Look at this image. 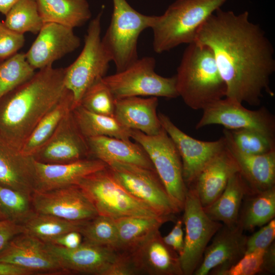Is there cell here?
I'll return each instance as SVG.
<instances>
[{
	"label": "cell",
	"mask_w": 275,
	"mask_h": 275,
	"mask_svg": "<svg viewBox=\"0 0 275 275\" xmlns=\"http://www.w3.org/2000/svg\"><path fill=\"white\" fill-rule=\"evenodd\" d=\"M195 41L209 47L226 86V98L258 106L264 92L271 96L270 77L275 71L274 49L249 13L235 14L221 8L201 25Z\"/></svg>",
	"instance_id": "cell-1"
},
{
	"label": "cell",
	"mask_w": 275,
	"mask_h": 275,
	"mask_svg": "<svg viewBox=\"0 0 275 275\" xmlns=\"http://www.w3.org/2000/svg\"><path fill=\"white\" fill-rule=\"evenodd\" d=\"M64 77L65 68L47 67L0 98V135L6 142L20 151L63 95Z\"/></svg>",
	"instance_id": "cell-2"
},
{
	"label": "cell",
	"mask_w": 275,
	"mask_h": 275,
	"mask_svg": "<svg viewBox=\"0 0 275 275\" xmlns=\"http://www.w3.org/2000/svg\"><path fill=\"white\" fill-rule=\"evenodd\" d=\"M175 76L179 97L193 109L203 110L226 97V85L205 45L196 41L188 44Z\"/></svg>",
	"instance_id": "cell-3"
},
{
	"label": "cell",
	"mask_w": 275,
	"mask_h": 275,
	"mask_svg": "<svg viewBox=\"0 0 275 275\" xmlns=\"http://www.w3.org/2000/svg\"><path fill=\"white\" fill-rule=\"evenodd\" d=\"M228 0H176L160 15H154L153 48L161 53L195 40L198 31Z\"/></svg>",
	"instance_id": "cell-4"
},
{
	"label": "cell",
	"mask_w": 275,
	"mask_h": 275,
	"mask_svg": "<svg viewBox=\"0 0 275 275\" xmlns=\"http://www.w3.org/2000/svg\"><path fill=\"white\" fill-rule=\"evenodd\" d=\"M76 185L90 200L98 215L113 219L129 216H167L159 215L129 193L107 166L82 178Z\"/></svg>",
	"instance_id": "cell-5"
},
{
	"label": "cell",
	"mask_w": 275,
	"mask_h": 275,
	"mask_svg": "<svg viewBox=\"0 0 275 275\" xmlns=\"http://www.w3.org/2000/svg\"><path fill=\"white\" fill-rule=\"evenodd\" d=\"M111 23L102 38L115 64L121 71L138 58V41L141 33L150 28L154 15H146L133 9L126 0H112Z\"/></svg>",
	"instance_id": "cell-6"
},
{
	"label": "cell",
	"mask_w": 275,
	"mask_h": 275,
	"mask_svg": "<svg viewBox=\"0 0 275 275\" xmlns=\"http://www.w3.org/2000/svg\"><path fill=\"white\" fill-rule=\"evenodd\" d=\"M101 16L102 11L91 21L81 52L65 68V86L73 95L74 107L79 104L84 94L92 85L106 76L112 61L101 38Z\"/></svg>",
	"instance_id": "cell-7"
},
{
	"label": "cell",
	"mask_w": 275,
	"mask_h": 275,
	"mask_svg": "<svg viewBox=\"0 0 275 275\" xmlns=\"http://www.w3.org/2000/svg\"><path fill=\"white\" fill-rule=\"evenodd\" d=\"M154 58H138L125 69L105 76L103 82L115 99L133 96H153L174 98L179 97L176 77H166L155 71Z\"/></svg>",
	"instance_id": "cell-8"
},
{
	"label": "cell",
	"mask_w": 275,
	"mask_h": 275,
	"mask_svg": "<svg viewBox=\"0 0 275 275\" xmlns=\"http://www.w3.org/2000/svg\"><path fill=\"white\" fill-rule=\"evenodd\" d=\"M130 138L145 150L170 198L182 210L187 187L180 155L171 138L162 127L152 135L131 130Z\"/></svg>",
	"instance_id": "cell-9"
},
{
	"label": "cell",
	"mask_w": 275,
	"mask_h": 275,
	"mask_svg": "<svg viewBox=\"0 0 275 275\" xmlns=\"http://www.w3.org/2000/svg\"><path fill=\"white\" fill-rule=\"evenodd\" d=\"M183 210L185 235L179 256L183 275H191L200 264L209 242L223 225L207 215L193 187L187 189Z\"/></svg>",
	"instance_id": "cell-10"
},
{
	"label": "cell",
	"mask_w": 275,
	"mask_h": 275,
	"mask_svg": "<svg viewBox=\"0 0 275 275\" xmlns=\"http://www.w3.org/2000/svg\"><path fill=\"white\" fill-rule=\"evenodd\" d=\"M106 164L113 176L129 193L159 215L174 216L181 211L170 198L155 170L117 161Z\"/></svg>",
	"instance_id": "cell-11"
},
{
	"label": "cell",
	"mask_w": 275,
	"mask_h": 275,
	"mask_svg": "<svg viewBox=\"0 0 275 275\" xmlns=\"http://www.w3.org/2000/svg\"><path fill=\"white\" fill-rule=\"evenodd\" d=\"M202 111L201 118L196 125L197 129L217 124L229 130L254 129L275 139V118L265 107L250 110L242 103L225 97Z\"/></svg>",
	"instance_id": "cell-12"
},
{
	"label": "cell",
	"mask_w": 275,
	"mask_h": 275,
	"mask_svg": "<svg viewBox=\"0 0 275 275\" xmlns=\"http://www.w3.org/2000/svg\"><path fill=\"white\" fill-rule=\"evenodd\" d=\"M158 116L178 151L184 181L186 186H190L207 163L225 147V138L222 136L214 141L198 140L180 130L166 115L159 113Z\"/></svg>",
	"instance_id": "cell-13"
},
{
	"label": "cell",
	"mask_w": 275,
	"mask_h": 275,
	"mask_svg": "<svg viewBox=\"0 0 275 275\" xmlns=\"http://www.w3.org/2000/svg\"><path fill=\"white\" fill-rule=\"evenodd\" d=\"M31 202L34 212L69 221H89L98 215L90 200L77 185L34 191Z\"/></svg>",
	"instance_id": "cell-14"
},
{
	"label": "cell",
	"mask_w": 275,
	"mask_h": 275,
	"mask_svg": "<svg viewBox=\"0 0 275 275\" xmlns=\"http://www.w3.org/2000/svg\"><path fill=\"white\" fill-rule=\"evenodd\" d=\"M32 157L36 161L48 164L69 163L91 157L87 139L78 129L72 111Z\"/></svg>",
	"instance_id": "cell-15"
},
{
	"label": "cell",
	"mask_w": 275,
	"mask_h": 275,
	"mask_svg": "<svg viewBox=\"0 0 275 275\" xmlns=\"http://www.w3.org/2000/svg\"><path fill=\"white\" fill-rule=\"evenodd\" d=\"M0 262L23 267L34 274L66 273L45 243L24 233L14 237L0 252Z\"/></svg>",
	"instance_id": "cell-16"
},
{
	"label": "cell",
	"mask_w": 275,
	"mask_h": 275,
	"mask_svg": "<svg viewBox=\"0 0 275 275\" xmlns=\"http://www.w3.org/2000/svg\"><path fill=\"white\" fill-rule=\"evenodd\" d=\"M45 244L66 273L106 275L120 254L113 248L95 245L83 241L79 246L72 249L51 243Z\"/></svg>",
	"instance_id": "cell-17"
},
{
	"label": "cell",
	"mask_w": 275,
	"mask_h": 275,
	"mask_svg": "<svg viewBox=\"0 0 275 275\" xmlns=\"http://www.w3.org/2000/svg\"><path fill=\"white\" fill-rule=\"evenodd\" d=\"M80 40L73 29L53 22L44 23L28 52L26 60L35 69L51 66L53 63L76 49Z\"/></svg>",
	"instance_id": "cell-18"
},
{
	"label": "cell",
	"mask_w": 275,
	"mask_h": 275,
	"mask_svg": "<svg viewBox=\"0 0 275 275\" xmlns=\"http://www.w3.org/2000/svg\"><path fill=\"white\" fill-rule=\"evenodd\" d=\"M138 273L183 275L179 256L156 230L127 252Z\"/></svg>",
	"instance_id": "cell-19"
},
{
	"label": "cell",
	"mask_w": 275,
	"mask_h": 275,
	"mask_svg": "<svg viewBox=\"0 0 275 275\" xmlns=\"http://www.w3.org/2000/svg\"><path fill=\"white\" fill-rule=\"evenodd\" d=\"M106 166L103 161L92 157L60 164L43 163L34 160V191L76 185L82 178Z\"/></svg>",
	"instance_id": "cell-20"
},
{
	"label": "cell",
	"mask_w": 275,
	"mask_h": 275,
	"mask_svg": "<svg viewBox=\"0 0 275 275\" xmlns=\"http://www.w3.org/2000/svg\"><path fill=\"white\" fill-rule=\"evenodd\" d=\"M243 231L239 223L233 227L223 225L207 246L194 274L206 275L215 268L216 271L224 269L238 260L245 251L247 237Z\"/></svg>",
	"instance_id": "cell-21"
},
{
	"label": "cell",
	"mask_w": 275,
	"mask_h": 275,
	"mask_svg": "<svg viewBox=\"0 0 275 275\" xmlns=\"http://www.w3.org/2000/svg\"><path fill=\"white\" fill-rule=\"evenodd\" d=\"M223 136L238 166L239 172L252 191L257 193L274 186L275 150L263 154H247L236 146L228 129L225 128Z\"/></svg>",
	"instance_id": "cell-22"
},
{
	"label": "cell",
	"mask_w": 275,
	"mask_h": 275,
	"mask_svg": "<svg viewBox=\"0 0 275 275\" xmlns=\"http://www.w3.org/2000/svg\"><path fill=\"white\" fill-rule=\"evenodd\" d=\"M237 172L238 166L225 144L201 171L193 183L202 206L206 207L215 201L230 177Z\"/></svg>",
	"instance_id": "cell-23"
},
{
	"label": "cell",
	"mask_w": 275,
	"mask_h": 275,
	"mask_svg": "<svg viewBox=\"0 0 275 275\" xmlns=\"http://www.w3.org/2000/svg\"><path fill=\"white\" fill-rule=\"evenodd\" d=\"M158 104V97L153 96L115 99L114 117L129 129L155 135L162 128L156 111Z\"/></svg>",
	"instance_id": "cell-24"
},
{
	"label": "cell",
	"mask_w": 275,
	"mask_h": 275,
	"mask_svg": "<svg viewBox=\"0 0 275 275\" xmlns=\"http://www.w3.org/2000/svg\"><path fill=\"white\" fill-rule=\"evenodd\" d=\"M34 182L33 157L23 154L0 135V184L31 196Z\"/></svg>",
	"instance_id": "cell-25"
},
{
	"label": "cell",
	"mask_w": 275,
	"mask_h": 275,
	"mask_svg": "<svg viewBox=\"0 0 275 275\" xmlns=\"http://www.w3.org/2000/svg\"><path fill=\"white\" fill-rule=\"evenodd\" d=\"M86 139L92 158L99 159L106 164L117 161L155 170L146 151L137 143L107 136Z\"/></svg>",
	"instance_id": "cell-26"
},
{
	"label": "cell",
	"mask_w": 275,
	"mask_h": 275,
	"mask_svg": "<svg viewBox=\"0 0 275 275\" xmlns=\"http://www.w3.org/2000/svg\"><path fill=\"white\" fill-rule=\"evenodd\" d=\"M251 191L239 172L229 179L218 198L210 205L204 208L207 215L212 220L221 222L228 227L238 223L239 213L245 195Z\"/></svg>",
	"instance_id": "cell-27"
},
{
	"label": "cell",
	"mask_w": 275,
	"mask_h": 275,
	"mask_svg": "<svg viewBox=\"0 0 275 275\" xmlns=\"http://www.w3.org/2000/svg\"><path fill=\"white\" fill-rule=\"evenodd\" d=\"M44 23L53 22L74 28L91 17L87 0H36Z\"/></svg>",
	"instance_id": "cell-28"
},
{
	"label": "cell",
	"mask_w": 275,
	"mask_h": 275,
	"mask_svg": "<svg viewBox=\"0 0 275 275\" xmlns=\"http://www.w3.org/2000/svg\"><path fill=\"white\" fill-rule=\"evenodd\" d=\"M73 107V95L66 88L59 101L34 128L20 152L25 155L33 156L51 136L62 120Z\"/></svg>",
	"instance_id": "cell-29"
},
{
	"label": "cell",
	"mask_w": 275,
	"mask_h": 275,
	"mask_svg": "<svg viewBox=\"0 0 275 275\" xmlns=\"http://www.w3.org/2000/svg\"><path fill=\"white\" fill-rule=\"evenodd\" d=\"M174 219V216H142L114 219L117 230L116 250L120 252H128L164 223Z\"/></svg>",
	"instance_id": "cell-30"
},
{
	"label": "cell",
	"mask_w": 275,
	"mask_h": 275,
	"mask_svg": "<svg viewBox=\"0 0 275 275\" xmlns=\"http://www.w3.org/2000/svg\"><path fill=\"white\" fill-rule=\"evenodd\" d=\"M76 125L86 138L107 136L130 140V130L122 125L114 116L98 114L90 112L80 105L72 111Z\"/></svg>",
	"instance_id": "cell-31"
},
{
	"label": "cell",
	"mask_w": 275,
	"mask_h": 275,
	"mask_svg": "<svg viewBox=\"0 0 275 275\" xmlns=\"http://www.w3.org/2000/svg\"><path fill=\"white\" fill-rule=\"evenodd\" d=\"M88 221H72L53 215L33 212L20 224L23 233L35 237L44 243L64 233L79 232Z\"/></svg>",
	"instance_id": "cell-32"
},
{
	"label": "cell",
	"mask_w": 275,
	"mask_h": 275,
	"mask_svg": "<svg viewBox=\"0 0 275 275\" xmlns=\"http://www.w3.org/2000/svg\"><path fill=\"white\" fill-rule=\"evenodd\" d=\"M274 245L266 250L255 251L244 254L235 263L213 272L218 275H254L261 272H274Z\"/></svg>",
	"instance_id": "cell-33"
},
{
	"label": "cell",
	"mask_w": 275,
	"mask_h": 275,
	"mask_svg": "<svg viewBox=\"0 0 275 275\" xmlns=\"http://www.w3.org/2000/svg\"><path fill=\"white\" fill-rule=\"evenodd\" d=\"M4 23L10 30L21 34H38L44 23L36 0H19L7 13Z\"/></svg>",
	"instance_id": "cell-34"
},
{
	"label": "cell",
	"mask_w": 275,
	"mask_h": 275,
	"mask_svg": "<svg viewBox=\"0 0 275 275\" xmlns=\"http://www.w3.org/2000/svg\"><path fill=\"white\" fill-rule=\"evenodd\" d=\"M255 196L248 204L238 223L244 230H252L262 226L275 215V188L255 193Z\"/></svg>",
	"instance_id": "cell-35"
},
{
	"label": "cell",
	"mask_w": 275,
	"mask_h": 275,
	"mask_svg": "<svg viewBox=\"0 0 275 275\" xmlns=\"http://www.w3.org/2000/svg\"><path fill=\"white\" fill-rule=\"evenodd\" d=\"M23 53H16L0 63V98L35 73Z\"/></svg>",
	"instance_id": "cell-36"
},
{
	"label": "cell",
	"mask_w": 275,
	"mask_h": 275,
	"mask_svg": "<svg viewBox=\"0 0 275 275\" xmlns=\"http://www.w3.org/2000/svg\"><path fill=\"white\" fill-rule=\"evenodd\" d=\"M79 232L83 241L91 244L111 247L116 250L117 230L114 219L97 215L88 221Z\"/></svg>",
	"instance_id": "cell-37"
},
{
	"label": "cell",
	"mask_w": 275,
	"mask_h": 275,
	"mask_svg": "<svg viewBox=\"0 0 275 275\" xmlns=\"http://www.w3.org/2000/svg\"><path fill=\"white\" fill-rule=\"evenodd\" d=\"M0 209L8 219L19 224L34 212L31 196L1 184Z\"/></svg>",
	"instance_id": "cell-38"
},
{
	"label": "cell",
	"mask_w": 275,
	"mask_h": 275,
	"mask_svg": "<svg viewBox=\"0 0 275 275\" xmlns=\"http://www.w3.org/2000/svg\"><path fill=\"white\" fill-rule=\"evenodd\" d=\"M115 101V97L102 78L86 90L78 105L94 113L114 116Z\"/></svg>",
	"instance_id": "cell-39"
},
{
	"label": "cell",
	"mask_w": 275,
	"mask_h": 275,
	"mask_svg": "<svg viewBox=\"0 0 275 275\" xmlns=\"http://www.w3.org/2000/svg\"><path fill=\"white\" fill-rule=\"evenodd\" d=\"M229 130L236 146L250 154H263L275 150V139L254 129L241 128Z\"/></svg>",
	"instance_id": "cell-40"
},
{
	"label": "cell",
	"mask_w": 275,
	"mask_h": 275,
	"mask_svg": "<svg viewBox=\"0 0 275 275\" xmlns=\"http://www.w3.org/2000/svg\"><path fill=\"white\" fill-rule=\"evenodd\" d=\"M24 41L23 34L10 30L0 21V61L17 53Z\"/></svg>",
	"instance_id": "cell-41"
},
{
	"label": "cell",
	"mask_w": 275,
	"mask_h": 275,
	"mask_svg": "<svg viewBox=\"0 0 275 275\" xmlns=\"http://www.w3.org/2000/svg\"><path fill=\"white\" fill-rule=\"evenodd\" d=\"M275 238V220L271 219L251 237H247L245 253L268 249Z\"/></svg>",
	"instance_id": "cell-42"
},
{
	"label": "cell",
	"mask_w": 275,
	"mask_h": 275,
	"mask_svg": "<svg viewBox=\"0 0 275 275\" xmlns=\"http://www.w3.org/2000/svg\"><path fill=\"white\" fill-rule=\"evenodd\" d=\"M23 233L20 224L10 219L0 220V252L16 236Z\"/></svg>",
	"instance_id": "cell-43"
},
{
	"label": "cell",
	"mask_w": 275,
	"mask_h": 275,
	"mask_svg": "<svg viewBox=\"0 0 275 275\" xmlns=\"http://www.w3.org/2000/svg\"><path fill=\"white\" fill-rule=\"evenodd\" d=\"M82 242V236L80 233L77 231H72L61 235L46 243H51L64 248L72 249L79 246Z\"/></svg>",
	"instance_id": "cell-44"
},
{
	"label": "cell",
	"mask_w": 275,
	"mask_h": 275,
	"mask_svg": "<svg viewBox=\"0 0 275 275\" xmlns=\"http://www.w3.org/2000/svg\"><path fill=\"white\" fill-rule=\"evenodd\" d=\"M34 273L23 267L0 262V275H32Z\"/></svg>",
	"instance_id": "cell-45"
},
{
	"label": "cell",
	"mask_w": 275,
	"mask_h": 275,
	"mask_svg": "<svg viewBox=\"0 0 275 275\" xmlns=\"http://www.w3.org/2000/svg\"><path fill=\"white\" fill-rule=\"evenodd\" d=\"M183 220L178 219L175 226L170 232L174 237L177 245V252L179 255L182 251L184 244V233L183 231Z\"/></svg>",
	"instance_id": "cell-46"
},
{
	"label": "cell",
	"mask_w": 275,
	"mask_h": 275,
	"mask_svg": "<svg viewBox=\"0 0 275 275\" xmlns=\"http://www.w3.org/2000/svg\"><path fill=\"white\" fill-rule=\"evenodd\" d=\"M19 0H0V12L6 15L11 8Z\"/></svg>",
	"instance_id": "cell-47"
},
{
	"label": "cell",
	"mask_w": 275,
	"mask_h": 275,
	"mask_svg": "<svg viewBox=\"0 0 275 275\" xmlns=\"http://www.w3.org/2000/svg\"><path fill=\"white\" fill-rule=\"evenodd\" d=\"M5 219H8V218L0 209V220Z\"/></svg>",
	"instance_id": "cell-48"
}]
</instances>
